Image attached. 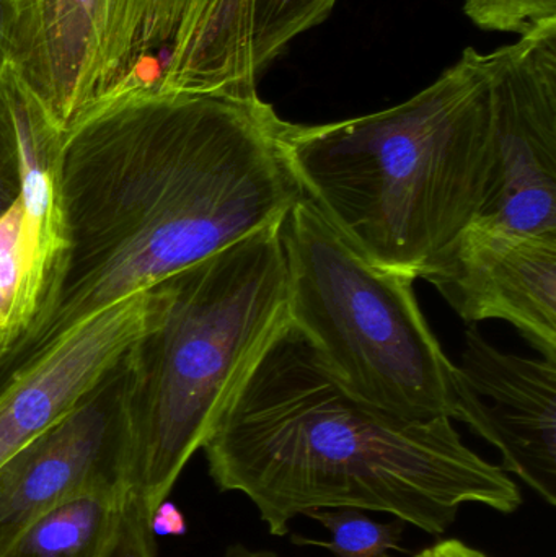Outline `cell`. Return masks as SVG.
Listing matches in <instances>:
<instances>
[{
    "instance_id": "1",
    "label": "cell",
    "mask_w": 556,
    "mask_h": 557,
    "mask_svg": "<svg viewBox=\"0 0 556 557\" xmlns=\"http://www.w3.org/2000/svg\"><path fill=\"white\" fill-rule=\"evenodd\" d=\"M260 95H133L84 111L58 153L59 251L0 386L111 305L284 221L304 196Z\"/></svg>"
},
{
    "instance_id": "2",
    "label": "cell",
    "mask_w": 556,
    "mask_h": 557,
    "mask_svg": "<svg viewBox=\"0 0 556 557\" xmlns=\"http://www.w3.org/2000/svg\"><path fill=\"white\" fill-rule=\"evenodd\" d=\"M450 421H408L355 395L289 318L202 450L218 490L244 494L273 536H286L296 517L343 507L433 536L467 504L518 512V484L470 450Z\"/></svg>"
},
{
    "instance_id": "3",
    "label": "cell",
    "mask_w": 556,
    "mask_h": 557,
    "mask_svg": "<svg viewBox=\"0 0 556 557\" xmlns=\"http://www.w3.org/2000/svg\"><path fill=\"white\" fill-rule=\"evenodd\" d=\"M490 140L489 61L473 48L405 103L283 129L304 196L368 260L413 278L472 224Z\"/></svg>"
},
{
    "instance_id": "4",
    "label": "cell",
    "mask_w": 556,
    "mask_h": 557,
    "mask_svg": "<svg viewBox=\"0 0 556 557\" xmlns=\"http://www.w3.org/2000/svg\"><path fill=\"white\" fill-rule=\"evenodd\" d=\"M283 222L160 282L159 314L124 356L129 490L149 516L289 321Z\"/></svg>"
},
{
    "instance_id": "5",
    "label": "cell",
    "mask_w": 556,
    "mask_h": 557,
    "mask_svg": "<svg viewBox=\"0 0 556 557\" xmlns=\"http://www.w3.org/2000/svg\"><path fill=\"white\" fill-rule=\"evenodd\" d=\"M289 317L355 395L408 421L453 419V362L415 278L379 267L302 196L283 222Z\"/></svg>"
},
{
    "instance_id": "6",
    "label": "cell",
    "mask_w": 556,
    "mask_h": 557,
    "mask_svg": "<svg viewBox=\"0 0 556 557\" xmlns=\"http://www.w3.org/2000/svg\"><path fill=\"white\" fill-rule=\"evenodd\" d=\"M251 16L254 0H108L75 120L133 95L258 97Z\"/></svg>"
},
{
    "instance_id": "7",
    "label": "cell",
    "mask_w": 556,
    "mask_h": 557,
    "mask_svg": "<svg viewBox=\"0 0 556 557\" xmlns=\"http://www.w3.org/2000/svg\"><path fill=\"white\" fill-rule=\"evenodd\" d=\"M492 140L472 222L556 234V20L486 54Z\"/></svg>"
},
{
    "instance_id": "8",
    "label": "cell",
    "mask_w": 556,
    "mask_h": 557,
    "mask_svg": "<svg viewBox=\"0 0 556 557\" xmlns=\"http://www.w3.org/2000/svg\"><path fill=\"white\" fill-rule=\"evenodd\" d=\"M129 470L123 357L67 416L0 465V555L45 510L94 491L129 490Z\"/></svg>"
},
{
    "instance_id": "9",
    "label": "cell",
    "mask_w": 556,
    "mask_h": 557,
    "mask_svg": "<svg viewBox=\"0 0 556 557\" xmlns=\"http://www.w3.org/2000/svg\"><path fill=\"white\" fill-rule=\"evenodd\" d=\"M453 419L498 448L502 470L556 506V360L493 347L477 330L453 363Z\"/></svg>"
},
{
    "instance_id": "10",
    "label": "cell",
    "mask_w": 556,
    "mask_h": 557,
    "mask_svg": "<svg viewBox=\"0 0 556 557\" xmlns=\"http://www.w3.org/2000/svg\"><path fill=\"white\" fill-rule=\"evenodd\" d=\"M466 321L503 320L556 360V234L472 222L423 271Z\"/></svg>"
},
{
    "instance_id": "11",
    "label": "cell",
    "mask_w": 556,
    "mask_h": 557,
    "mask_svg": "<svg viewBox=\"0 0 556 557\" xmlns=\"http://www.w3.org/2000/svg\"><path fill=\"white\" fill-rule=\"evenodd\" d=\"M159 285L111 305L0 386V465L67 416L159 314Z\"/></svg>"
},
{
    "instance_id": "12",
    "label": "cell",
    "mask_w": 556,
    "mask_h": 557,
    "mask_svg": "<svg viewBox=\"0 0 556 557\" xmlns=\"http://www.w3.org/2000/svg\"><path fill=\"white\" fill-rule=\"evenodd\" d=\"M108 0H18L12 71L64 134L103 32Z\"/></svg>"
},
{
    "instance_id": "13",
    "label": "cell",
    "mask_w": 556,
    "mask_h": 557,
    "mask_svg": "<svg viewBox=\"0 0 556 557\" xmlns=\"http://www.w3.org/2000/svg\"><path fill=\"white\" fill-rule=\"evenodd\" d=\"M127 491H94L45 510L0 557H103Z\"/></svg>"
},
{
    "instance_id": "14",
    "label": "cell",
    "mask_w": 556,
    "mask_h": 557,
    "mask_svg": "<svg viewBox=\"0 0 556 557\" xmlns=\"http://www.w3.org/2000/svg\"><path fill=\"white\" fill-rule=\"evenodd\" d=\"M304 517L319 522L330 533V540L294 535L291 540L297 546H319L336 557H388L391 552H401L405 530L401 520L378 522L366 516L365 510L353 507L312 510Z\"/></svg>"
},
{
    "instance_id": "15",
    "label": "cell",
    "mask_w": 556,
    "mask_h": 557,
    "mask_svg": "<svg viewBox=\"0 0 556 557\" xmlns=\"http://www.w3.org/2000/svg\"><path fill=\"white\" fill-rule=\"evenodd\" d=\"M336 0H254L251 46L258 74L297 36L325 22Z\"/></svg>"
},
{
    "instance_id": "16",
    "label": "cell",
    "mask_w": 556,
    "mask_h": 557,
    "mask_svg": "<svg viewBox=\"0 0 556 557\" xmlns=\"http://www.w3.org/2000/svg\"><path fill=\"white\" fill-rule=\"evenodd\" d=\"M464 10L480 28L519 36L556 20V0H464Z\"/></svg>"
},
{
    "instance_id": "17",
    "label": "cell",
    "mask_w": 556,
    "mask_h": 557,
    "mask_svg": "<svg viewBox=\"0 0 556 557\" xmlns=\"http://www.w3.org/2000/svg\"><path fill=\"white\" fill-rule=\"evenodd\" d=\"M23 193V152L5 75L0 78V221Z\"/></svg>"
},
{
    "instance_id": "18",
    "label": "cell",
    "mask_w": 556,
    "mask_h": 557,
    "mask_svg": "<svg viewBox=\"0 0 556 557\" xmlns=\"http://www.w3.org/2000/svg\"><path fill=\"white\" fill-rule=\"evenodd\" d=\"M149 517L143 500L127 491L103 557H156V536L150 532Z\"/></svg>"
},
{
    "instance_id": "19",
    "label": "cell",
    "mask_w": 556,
    "mask_h": 557,
    "mask_svg": "<svg viewBox=\"0 0 556 557\" xmlns=\"http://www.w3.org/2000/svg\"><path fill=\"white\" fill-rule=\"evenodd\" d=\"M153 536H183L188 532V523L176 504L163 500L149 517Z\"/></svg>"
},
{
    "instance_id": "20",
    "label": "cell",
    "mask_w": 556,
    "mask_h": 557,
    "mask_svg": "<svg viewBox=\"0 0 556 557\" xmlns=\"http://www.w3.org/2000/svg\"><path fill=\"white\" fill-rule=\"evenodd\" d=\"M16 18H18V0H0V78L12 67Z\"/></svg>"
},
{
    "instance_id": "21",
    "label": "cell",
    "mask_w": 556,
    "mask_h": 557,
    "mask_svg": "<svg viewBox=\"0 0 556 557\" xmlns=\"http://www.w3.org/2000/svg\"><path fill=\"white\" fill-rule=\"evenodd\" d=\"M415 557H490L486 553L460 542V540H443L430 548L423 549Z\"/></svg>"
},
{
    "instance_id": "22",
    "label": "cell",
    "mask_w": 556,
    "mask_h": 557,
    "mask_svg": "<svg viewBox=\"0 0 556 557\" xmlns=\"http://www.w3.org/2000/svg\"><path fill=\"white\" fill-rule=\"evenodd\" d=\"M222 557H280L274 552H267V549H254L247 548L244 545H232L225 549V555Z\"/></svg>"
},
{
    "instance_id": "23",
    "label": "cell",
    "mask_w": 556,
    "mask_h": 557,
    "mask_svg": "<svg viewBox=\"0 0 556 557\" xmlns=\"http://www.w3.org/2000/svg\"><path fill=\"white\" fill-rule=\"evenodd\" d=\"M7 350V337L5 334L0 331V359H2L3 354H5Z\"/></svg>"
}]
</instances>
